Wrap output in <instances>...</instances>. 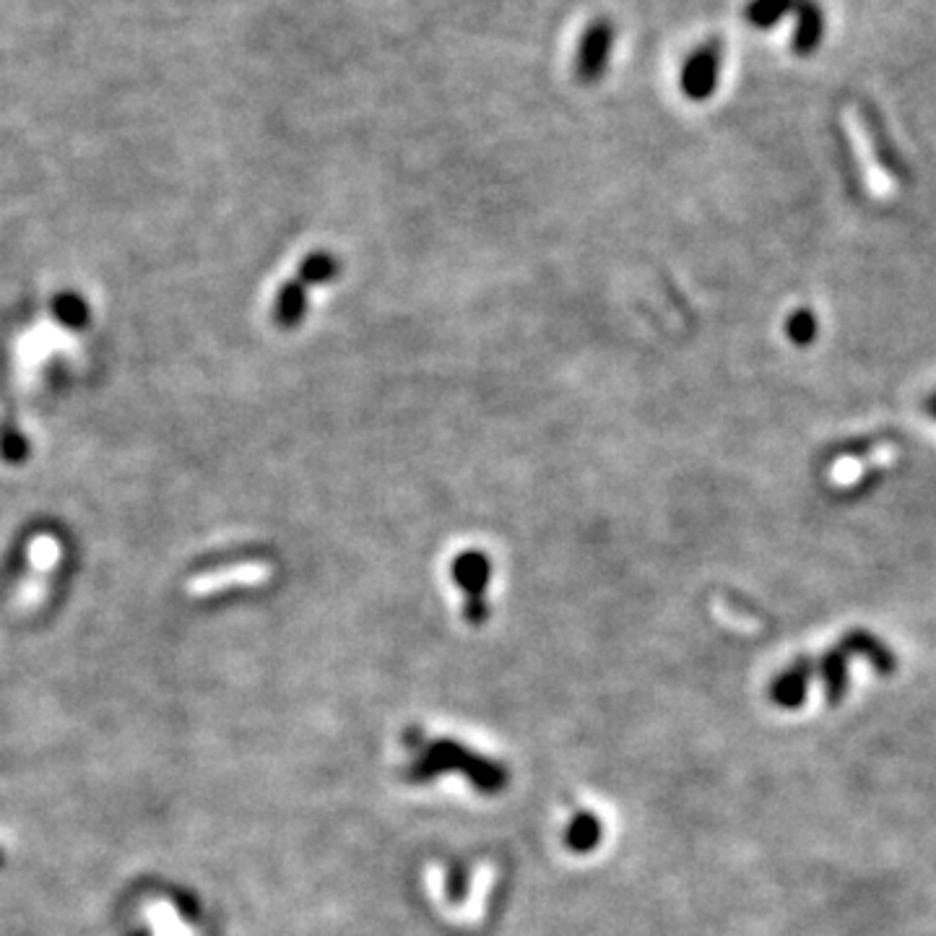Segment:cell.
Segmentation results:
<instances>
[{"mask_svg":"<svg viewBox=\"0 0 936 936\" xmlns=\"http://www.w3.org/2000/svg\"><path fill=\"white\" fill-rule=\"evenodd\" d=\"M720 66H724V42L720 37L705 39L703 45L695 47L679 71V89L690 102H705L716 94Z\"/></svg>","mask_w":936,"mask_h":936,"instance_id":"6da1fadb","label":"cell"},{"mask_svg":"<svg viewBox=\"0 0 936 936\" xmlns=\"http://www.w3.org/2000/svg\"><path fill=\"white\" fill-rule=\"evenodd\" d=\"M616 30L612 19L599 16L586 26L580 34L578 50H575V79L582 86H593L609 71V60H612Z\"/></svg>","mask_w":936,"mask_h":936,"instance_id":"7a4b0ae2","label":"cell"},{"mask_svg":"<svg viewBox=\"0 0 936 936\" xmlns=\"http://www.w3.org/2000/svg\"><path fill=\"white\" fill-rule=\"evenodd\" d=\"M450 578L466 593V616L471 622H484L487 616V593L492 578V559L482 550H466L450 562Z\"/></svg>","mask_w":936,"mask_h":936,"instance_id":"3957f363","label":"cell"},{"mask_svg":"<svg viewBox=\"0 0 936 936\" xmlns=\"http://www.w3.org/2000/svg\"><path fill=\"white\" fill-rule=\"evenodd\" d=\"M807 0H749L744 5V21L754 30H773L783 19L799 16Z\"/></svg>","mask_w":936,"mask_h":936,"instance_id":"277c9868","label":"cell"},{"mask_svg":"<svg viewBox=\"0 0 936 936\" xmlns=\"http://www.w3.org/2000/svg\"><path fill=\"white\" fill-rule=\"evenodd\" d=\"M304 312H308V284L300 279L284 284L279 297H276L274 321L281 328H294V325L302 323Z\"/></svg>","mask_w":936,"mask_h":936,"instance_id":"5b68a950","label":"cell"},{"mask_svg":"<svg viewBox=\"0 0 936 936\" xmlns=\"http://www.w3.org/2000/svg\"><path fill=\"white\" fill-rule=\"evenodd\" d=\"M338 270H342V263L328 250H317V253H310L308 258L302 261L300 266V281L308 284V287H317V284H328L338 276Z\"/></svg>","mask_w":936,"mask_h":936,"instance_id":"8992f818","label":"cell"},{"mask_svg":"<svg viewBox=\"0 0 936 936\" xmlns=\"http://www.w3.org/2000/svg\"><path fill=\"white\" fill-rule=\"evenodd\" d=\"M783 331H786V338L794 346H809V344L817 342V333H820V323H817L814 310L796 308L786 317V325H783Z\"/></svg>","mask_w":936,"mask_h":936,"instance_id":"52a82bcc","label":"cell"},{"mask_svg":"<svg viewBox=\"0 0 936 936\" xmlns=\"http://www.w3.org/2000/svg\"><path fill=\"white\" fill-rule=\"evenodd\" d=\"M866 469H869L866 458L843 455L841 461H837L835 466L830 469V478H832V484H837V487H853L856 482H862Z\"/></svg>","mask_w":936,"mask_h":936,"instance_id":"ba28073f","label":"cell"},{"mask_svg":"<svg viewBox=\"0 0 936 936\" xmlns=\"http://www.w3.org/2000/svg\"><path fill=\"white\" fill-rule=\"evenodd\" d=\"M55 315H58V321L66 323L68 328H81V325H86L89 321L86 302L76 294L58 297V300H55Z\"/></svg>","mask_w":936,"mask_h":936,"instance_id":"9c48e42d","label":"cell"},{"mask_svg":"<svg viewBox=\"0 0 936 936\" xmlns=\"http://www.w3.org/2000/svg\"><path fill=\"white\" fill-rule=\"evenodd\" d=\"M266 573L263 570V567H258V570H255V567H238V570H224V573H219V575H204V578L198 580V588H217V586H227V580L229 578H242V580H253V578H261V575Z\"/></svg>","mask_w":936,"mask_h":936,"instance_id":"30bf717a","label":"cell"},{"mask_svg":"<svg viewBox=\"0 0 936 936\" xmlns=\"http://www.w3.org/2000/svg\"><path fill=\"white\" fill-rule=\"evenodd\" d=\"M0 448L9 455V461H24V440H21V435L9 432L0 440Z\"/></svg>","mask_w":936,"mask_h":936,"instance_id":"8fae6325","label":"cell"},{"mask_svg":"<svg viewBox=\"0 0 936 936\" xmlns=\"http://www.w3.org/2000/svg\"><path fill=\"white\" fill-rule=\"evenodd\" d=\"M926 408H928V414H932V416H934V419H936V393L932 395V398H928V404H926Z\"/></svg>","mask_w":936,"mask_h":936,"instance_id":"7c38bea8","label":"cell"}]
</instances>
